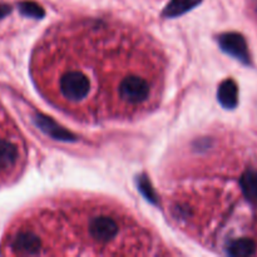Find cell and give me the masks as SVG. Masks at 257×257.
I'll use <instances>...</instances> for the list:
<instances>
[{
	"mask_svg": "<svg viewBox=\"0 0 257 257\" xmlns=\"http://www.w3.org/2000/svg\"><path fill=\"white\" fill-rule=\"evenodd\" d=\"M90 93L89 78L79 69H68L58 79V94L68 104H80Z\"/></svg>",
	"mask_w": 257,
	"mask_h": 257,
	"instance_id": "1",
	"label": "cell"
},
{
	"mask_svg": "<svg viewBox=\"0 0 257 257\" xmlns=\"http://www.w3.org/2000/svg\"><path fill=\"white\" fill-rule=\"evenodd\" d=\"M87 230L93 242L99 246H108L119 236L120 225L114 216L99 212L88 217Z\"/></svg>",
	"mask_w": 257,
	"mask_h": 257,
	"instance_id": "2",
	"label": "cell"
},
{
	"mask_svg": "<svg viewBox=\"0 0 257 257\" xmlns=\"http://www.w3.org/2000/svg\"><path fill=\"white\" fill-rule=\"evenodd\" d=\"M221 48L240 62L250 64V53L245 38L238 33H226L218 38Z\"/></svg>",
	"mask_w": 257,
	"mask_h": 257,
	"instance_id": "3",
	"label": "cell"
},
{
	"mask_svg": "<svg viewBox=\"0 0 257 257\" xmlns=\"http://www.w3.org/2000/svg\"><path fill=\"white\" fill-rule=\"evenodd\" d=\"M13 248L17 252L25 255H39L42 253L43 242L34 231L25 230L15 235L13 240Z\"/></svg>",
	"mask_w": 257,
	"mask_h": 257,
	"instance_id": "4",
	"label": "cell"
},
{
	"mask_svg": "<svg viewBox=\"0 0 257 257\" xmlns=\"http://www.w3.org/2000/svg\"><path fill=\"white\" fill-rule=\"evenodd\" d=\"M218 100L225 108L232 109L238 103L237 84L232 79H227L218 88Z\"/></svg>",
	"mask_w": 257,
	"mask_h": 257,
	"instance_id": "5",
	"label": "cell"
},
{
	"mask_svg": "<svg viewBox=\"0 0 257 257\" xmlns=\"http://www.w3.org/2000/svg\"><path fill=\"white\" fill-rule=\"evenodd\" d=\"M19 158V151L14 143L7 140H0V168L10 170L14 167Z\"/></svg>",
	"mask_w": 257,
	"mask_h": 257,
	"instance_id": "6",
	"label": "cell"
},
{
	"mask_svg": "<svg viewBox=\"0 0 257 257\" xmlns=\"http://www.w3.org/2000/svg\"><path fill=\"white\" fill-rule=\"evenodd\" d=\"M202 0H171L170 4L166 7L165 17L167 18H175L178 15L185 14L186 12L191 10L192 8H195L196 5H198Z\"/></svg>",
	"mask_w": 257,
	"mask_h": 257,
	"instance_id": "7",
	"label": "cell"
},
{
	"mask_svg": "<svg viewBox=\"0 0 257 257\" xmlns=\"http://www.w3.org/2000/svg\"><path fill=\"white\" fill-rule=\"evenodd\" d=\"M227 251L232 256H250L255 253V243L248 238H240L231 242Z\"/></svg>",
	"mask_w": 257,
	"mask_h": 257,
	"instance_id": "8",
	"label": "cell"
},
{
	"mask_svg": "<svg viewBox=\"0 0 257 257\" xmlns=\"http://www.w3.org/2000/svg\"><path fill=\"white\" fill-rule=\"evenodd\" d=\"M241 187L243 193L250 200H257V172H247L241 178Z\"/></svg>",
	"mask_w": 257,
	"mask_h": 257,
	"instance_id": "9",
	"label": "cell"
},
{
	"mask_svg": "<svg viewBox=\"0 0 257 257\" xmlns=\"http://www.w3.org/2000/svg\"><path fill=\"white\" fill-rule=\"evenodd\" d=\"M20 12L28 17H34V18H42L44 15V10L39 7L38 4L33 2H23L19 4Z\"/></svg>",
	"mask_w": 257,
	"mask_h": 257,
	"instance_id": "10",
	"label": "cell"
},
{
	"mask_svg": "<svg viewBox=\"0 0 257 257\" xmlns=\"http://www.w3.org/2000/svg\"><path fill=\"white\" fill-rule=\"evenodd\" d=\"M10 13V7L7 4H0V20Z\"/></svg>",
	"mask_w": 257,
	"mask_h": 257,
	"instance_id": "11",
	"label": "cell"
}]
</instances>
